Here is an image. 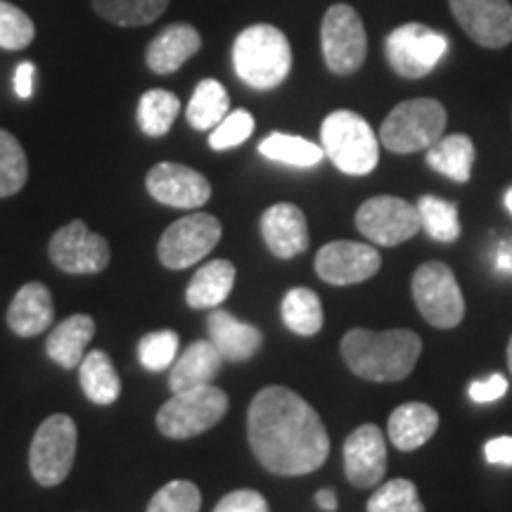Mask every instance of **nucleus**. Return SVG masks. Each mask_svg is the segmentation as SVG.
Instances as JSON below:
<instances>
[{
  "label": "nucleus",
  "instance_id": "obj_30",
  "mask_svg": "<svg viewBox=\"0 0 512 512\" xmlns=\"http://www.w3.org/2000/svg\"><path fill=\"white\" fill-rule=\"evenodd\" d=\"M93 8L119 27H145L164 15L169 0H93Z\"/></svg>",
  "mask_w": 512,
  "mask_h": 512
},
{
  "label": "nucleus",
  "instance_id": "obj_11",
  "mask_svg": "<svg viewBox=\"0 0 512 512\" xmlns=\"http://www.w3.org/2000/svg\"><path fill=\"white\" fill-rule=\"evenodd\" d=\"M221 240V221L211 214H190L171 223L162 233L157 254L171 271L195 266Z\"/></svg>",
  "mask_w": 512,
  "mask_h": 512
},
{
  "label": "nucleus",
  "instance_id": "obj_4",
  "mask_svg": "<svg viewBox=\"0 0 512 512\" xmlns=\"http://www.w3.org/2000/svg\"><path fill=\"white\" fill-rule=\"evenodd\" d=\"M320 143L325 157L337 166L342 174L366 176L377 166L380 145L373 128L361 114L337 110L328 114L320 126Z\"/></svg>",
  "mask_w": 512,
  "mask_h": 512
},
{
  "label": "nucleus",
  "instance_id": "obj_20",
  "mask_svg": "<svg viewBox=\"0 0 512 512\" xmlns=\"http://www.w3.org/2000/svg\"><path fill=\"white\" fill-rule=\"evenodd\" d=\"M55 306L43 283H27L15 294L8 309V325L19 337H36L53 325Z\"/></svg>",
  "mask_w": 512,
  "mask_h": 512
},
{
  "label": "nucleus",
  "instance_id": "obj_15",
  "mask_svg": "<svg viewBox=\"0 0 512 512\" xmlns=\"http://www.w3.org/2000/svg\"><path fill=\"white\" fill-rule=\"evenodd\" d=\"M382 256L363 242L337 240L316 254V273L330 285H356L380 271Z\"/></svg>",
  "mask_w": 512,
  "mask_h": 512
},
{
  "label": "nucleus",
  "instance_id": "obj_47",
  "mask_svg": "<svg viewBox=\"0 0 512 512\" xmlns=\"http://www.w3.org/2000/svg\"><path fill=\"white\" fill-rule=\"evenodd\" d=\"M508 368H510V373H512V337H510V342H508Z\"/></svg>",
  "mask_w": 512,
  "mask_h": 512
},
{
  "label": "nucleus",
  "instance_id": "obj_45",
  "mask_svg": "<svg viewBox=\"0 0 512 512\" xmlns=\"http://www.w3.org/2000/svg\"><path fill=\"white\" fill-rule=\"evenodd\" d=\"M316 503H318L320 510L335 512V510H337V496H335V491H332V489H320L318 494H316Z\"/></svg>",
  "mask_w": 512,
  "mask_h": 512
},
{
  "label": "nucleus",
  "instance_id": "obj_3",
  "mask_svg": "<svg viewBox=\"0 0 512 512\" xmlns=\"http://www.w3.org/2000/svg\"><path fill=\"white\" fill-rule=\"evenodd\" d=\"M233 64L240 81L254 91H271L292 69V48L287 36L271 24H254L235 38Z\"/></svg>",
  "mask_w": 512,
  "mask_h": 512
},
{
  "label": "nucleus",
  "instance_id": "obj_18",
  "mask_svg": "<svg viewBox=\"0 0 512 512\" xmlns=\"http://www.w3.org/2000/svg\"><path fill=\"white\" fill-rule=\"evenodd\" d=\"M261 235L278 259H292L309 247V226H306L304 211L290 202L273 204L264 211Z\"/></svg>",
  "mask_w": 512,
  "mask_h": 512
},
{
  "label": "nucleus",
  "instance_id": "obj_41",
  "mask_svg": "<svg viewBox=\"0 0 512 512\" xmlns=\"http://www.w3.org/2000/svg\"><path fill=\"white\" fill-rule=\"evenodd\" d=\"M505 392H508V380L503 375H489L484 380H475L470 384V399L477 403H491L503 399Z\"/></svg>",
  "mask_w": 512,
  "mask_h": 512
},
{
  "label": "nucleus",
  "instance_id": "obj_39",
  "mask_svg": "<svg viewBox=\"0 0 512 512\" xmlns=\"http://www.w3.org/2000/svg\"><path fill=\"white\" fill-rule=\"evenodd\" d=\"M254 133V117L247 110L230 112L219 126L211 131L209 145L211 150H230L238 147Z\"/></svg>",
  "mask_w": 512,
  "mask_h": 512
},
{
  "label": "nucleus",
  "instance_id": "obj_34",
  "mask_svg": "<svg viewBox=\"0 0 512 512\" xmlns=\"http://www.w3.org/2000/svg\"><path fill=\"white\" fill-rule=\"evenodd\" d=\"M29 178V162L19 140L0 128V197L17 195Z\"/></svg>",
  "mask_w": 512,
  "mask_h": 512
},
{
  "label": "nucleus",
  "instance_id": "obj_35",
  "mask_svg": "<svg viewBox=\"0 0 512 512\" xmlns=\"http://www.w3.org/2000/svg\"><path fill=\"white\" fill-rule=\"evenodd\" d=\"M368 512H425V508H422L418 489L411 479L399 477L392 482H384L370 496Z\"/></svg>",
  "mask_w": 512,
  "mask_h": 512
},
{
  "label": "nucleus",
  "instance_id": "obj_33",
  "mask_svg": "<svg viewBox=\"0 0 512 512\" xmlns=\"http://www.w3.org/2000/svg\"><path fill=\"white\" fill-rule=\"evenodd\" d=\"M420 228L437 242H456L460 238L458 207L453 202L441 200V197L425 195L418 202Z\"/></svg>",
  "mask_w": 512,
  "mask_h": 512
},
{
  "label": "nucleus",
  "instance_id": "obj_38",
  "mask_svg": "<svg viewBox=\"0 0 512 512\" xmlns=\"http://www.w3.org/2000/svg\"><path fill=\"white\" fill-rule=\"evenodd\" d=\"M176 354H178V335L171 330L150 332V335H145L138 344L140 363H143V368L152 370V373H159V370L174 366Z\"/></svg>",
  "mask_w": 512,
  "mask_h": 512
},
{
  "label": "nucleus",
  "instance_id": "obj_26",
  "mask_svg": "<svg viewBox=\"0 0 512 512\" xmlns=\"http://www.w3.org/2000/svg\"><path fill=\"white\" fill-rule=\"evenodd\" d=\"M427 164L441 176L451 178L456 183H467L475 164V143L463 133L441 136L430 150H427Z\"/></svg>",
  "mask_w": 512,
  "mask_h": 512
},
{
  "label": "nucleus",
  "instance_id": "obj_31",
  "mask_svg": "<svg viewBox=\"0 0 512 512\" xmlns=\"http://www.w3.org/2000/svg\"><path fill=\"white\" fill-rule=\"evenodd\" d=\"M181 112V100L178 95L155 88V91L143 93L138 105V124L140 131L150 138H159L164 133H169V128L174 126V121Z\"/></svg>",
  "mask_w": 512,
  "mask_h": 512
},
{
  "label": "nucleus",
  "instance_id": "obj_16",
  "mask_svg": "<svg viewBox=\"0 0 512 512\" xmlns=\"http://www.w3.org/2000/svg\"><path fill=\"white\" fill-rule=\"evenodd\" d=\"M145 185L157 202L174 209H197L211 197V185L200 171L174 162L152 166Z\"/></svg>",
  "mask_w": 512,
  "mask_h": 512
},
{
  "label": "nucleus",
  "instance_id": "obj_7",
  "mask_svg": "<svg viewBox=\"0 0 512 512\" xmlns=\"http://www.w3.org/2000/svg\"><path fill=\"white\" fill-rule=\"evenodd\" d=\"M320 48L332 74L351 76L363 67L368 55V38L358 12L351 5H332L320 27Z\"/></svg>",
  "mask_w": 512,
  "mask_h": 512
},
{
  "label": "nucleus",
  "instance_id": "obj_5",
  "mask_svg": "<svg viewBox=\"0 0 512 512\" xmlns=\"http://www.w3.org/2000/svg\"><path fill=\"white\" fill-rule=\"evenodd\" d=\"M446 110L432 98H415L396 105L380 128V140L389 152L411 155L430 150L444 136Z\"/></svg>",
  "mask_w": 512,
  "mask_h": 512
},
{
  "label": "nucleus",
  "instance_id": "obj_37",
  "mask_svg": "<svg viewBox=\"0 0 512 512\" xmlns=\"http://www.w3.org/2000/svg\"><path fill=\"white\" fill-rule=\"evenodd\" d=\"M34 36L36 27L27 12L0 0V48L24 50L34 41Z\"/></svg>",
  "mask_w": 512,
  "mask_h": 512
},
{
  "label": "nucleus",
  "instance_id": "obj_19",
  "mask_svg": "<svg viewBox=\"0 0 512 512\" xmlns=\"http://www.w3.org/2000/svg\"><path fill=\"white\" fill-rule=\"evenodd\" d=\"M209 330V342L219 349L223 361H247L252 358L256 351L264 344V337H261L259 328L254 325L242 323L235 316H230L228 311H211L207 320Z\"/></svg>",
  "mask_w": 512,
  "mask_h": 512
},
{
  "label": "nucleus",
  "instance_id": "obj_12",
  "mask_svg": "<svg viewBox=\"0 0 512 512\" xmlns=\"http://www.w3.org/2000/svg\"><path fill=\"white\" fill-rule=\"evenodd\" d=\"M356 226L375 245L394 247L418 233L420 214L418 207L401 197L380 195L361 204L356 211Z\"/></svg>",
  "mask_w": 512,
  "mask_h": 512
},
{
  "label": "nucleus",
  "instance_id": "obj_42",
  "mask_svg": "<svg viewBox=\"0 0 512 512\" xmlns=\"http://www.w3.org/2000/svg\"><path fill=\"white\" fill-rule=\"evenodd\" d=\"M484 453H486V460H489L491 465L512 467V437H496V439L486 441Z\"/></svg>",
  "mask_w": 512,
  "mask_h": 512
},
{
  "label": "nucleus",
  "instance_id": "obj_6",
  "mask_svg": "<svg viewBox=\"0 0 512 512\" xmlns=\"http://www.w3.org/2000/svg\"><path fill=\"white\" fill-rule=\"evenodd\" d=\"M228 411V396L214 384L174 392L159 408L157 427L169 439H190L211 430Z\"/></svg>",
  "mask_w": 512,
  "mask_h": 512
},
{
  "label": "nucleus",
  "instance_id": "obj_23",
  "mask_svg": "<svg viewBox=\"0 0 512 512\" xmlns=\"http://www.w3.org/2000/svg\"><path fill=\"white\" fill-rule=\"evenodd\" d=\"M95 335V320L86 313H76L62 320L57 328L48 335L46 351L53 358L57 366L62 368H76L81 366L83 356H86V347L91 344Z\"/></svg>",
  "mask_w": 512,
  "mask_h": 512
},
{
  "label": "nucleus",
  "instance_id": "obj_44",
  "mask_svg": "<svg viewBox=\"0 0 512 512\" xmlns=\"http://www.w3.org/2000/svg\"><path fill=\"white\" fill-rule=\"evenodd\" d=\"M496 268L501 273L512 275V238L498 245V249H496Z\"/></svg>",
  "mask_w": 512,
  "mask_h": 512
},
{
  "label": "nucleus",
  "instance_id": "obj_43",
  "mask_svg": "<svg viewBox=\"0 0 512 512\" xmlns=\"http://www.w3.org/2000/svg\"><path fill=\"white\" fill-rule=\"evenodd\" d=\"M34 76L36 67L31 62H22L15 69V93L19 98H31V93H34Z\"/></svg>",
  "mask_w": 512,
  "mask_h": 512
},
{
  "label": "nucleus",
  "instance_id": "obj_36",
  "mask_svg": "<svg viewBox=\"0 0 512 512\" xmlns=\"http://www.w3.org/2000/svg\"><path fill=\"white\" fill-rule=\"evenodd\" d=\"M202 494L192 482L176 479L152 496L147 512H200Z\"/></svg>",
  "mask_w": 512,
  "mask_h": 512
},
{
  "label": "nucleus",
  "instance_id": "obj_46",
  "mask_svg": "<svg viewBox=\"0 0 512 512\" xmlns=\"http://www.w3.org/2000/svg\"><path fill=\"white\" fill-rule=\"evenodd\" d=\"M505 207H508V211L512 214V188L505 192Z\"/></svg>",
  "mask_w": 512,
  "mask_h": 512
},
{
  "label": "nucleus",
  "instance_id": "obj_27",
  "mask_svg": "<svg viewBox=\"0 0 512 512\" xmlns=\"http://www.w3.org/2000/svg\"><path fill=\"white\" fill-rule=\"evenodd\" d=\"M79 380L83 394H86L93 403H98V406H110V403L119 399V373L105 351L95 349L91 354L83 356L79 366Z\"/></svg>",
  "mask_w": 512,
  "mask_h": 512
},
{
  "label": "nucleus",
  "instance_id": "obj_10",
  "mask_svg": "<svg viewBox=\"0 0 512 512\" xmlns=\"http://www.w3.org/2000/svg\"><path fill=\"white\" fill-rule=\"evenodd\" d=\"M389 67L406 79H422L437 69V64L448 53V41L444 34L425 24H403L387 36L384 43Z\"/></svg>",
  "mask_w": 512,
  "mask_h": 512
},
{
  "label": "nucleus",
  "instance_id": "obj_25",
  "mask_svg": "<svg viewBox=\"0 0 512 512\" xmlns=\"http://www.w3.org/2000/svg\"><path fill=\"white\" fill-rule=\"evenodd\" d=\"M235 285V266L226 259H214L192 275L185 299L192 309H216L230 297Z\"/></svg>",
  "mask_w": 512,
  "mask_h": 512
},
{
  "label": "nucleus",
  "instance_id": "obj_24",
  "mask_svg": "<svg viewBox=\"0 0 512 512\" xmlns=\"http://www.w3.org/2000/svg\"><path fill=\"white\" fill-rule=\"evenodd\" d=\"M221 368L223 356L219 354V349L211 342L200 339V342L190 344V347L183 351V356L174 363V368H171V392H183V389L211 384V380L221 373Z\"/></svg>",
  "mask_w": 512,
  "mask_h": 512
},
{
  "label": "nucleus",
  "instance_id": "obj_2",
  "mask_svg": "<svg viewBox=\"0 0 512 512\" xmlns=\"http://www.w3.org/2000/svg\"><path fill=\"white\" fill-rule=\"evenodd\" d=\"M422 351L411 330H349L342 339V356L351 373L370 382H399L413 373Z\"/></svg>",
  "mask_w": 512,
  "mask_h": 512
},
{
  "label": "nucleus",
  "instance_id": "obj_17",
  "mask_svg": "<svg viewBox=\"0 0 512 512\" xmlns=\"http://www.w3.org/2000/svg\"><path fill=\"white\" fill-rule=\"evenodd\" d=\"M344 472L356 489H370L387 472V441L380 427L363 425L344 441Z\"/></svg>",
  "mask_w": 512,
  "mask_h": 512
},
{
  "label": "nucleus",
  "instance_id": "obj_22",
  "mask_svg": "<svg viewBox=\"0 0 512 512\" xmlns=\"http://www.w3.org/2000/svg\"><path fill=\"white\" fill-rule=\"evenodd\" d=\"M439 427V413L420 401L403 403L389 418V439L399 451H415L434 437Z\"/></svg>",
  "mask_w": 512,
  "mask_h": 512
},
{
  "label": "nucleus",
  "instance_id": "obj_14",
  "mask_svg": "<svg viewBox=\"0 0 512 512\" xmlns=\"http://www.w3.org/2000/svg\"><path fill=\"white\" fill-rule=\"evenodd\" d=\"M448 5L477 46L496 50L512 43V5L508 0H448Z\"/></svg>",
  "mask_w": 512,
  "mask_h": 512
},
{
  "label": "nucleus",
  "instance_id": "obj_21",
  "mask_svg": "<svg viewBox=\"0 0 512 512\" xmlns=\"http://www.w3.org/2000/svg\"><path fill=\"white\" fill-rule=\"evenodd\" d=\"M200 48V31L190 24H171L147 46V67L155 74H174Z\"/></svg>",
  "mask_w": 512,
  "mask_h": 512
},
{
  "label": "nucleus",
  "instance_id": "obj_28",
  "mask_svg": "<svg viewBox=\"0 0 512 512\" xmlns=\"http://www.w3.org/2000/svg\"><path fill=\"white\" fill-rule=\"evenodd\" d=\"M230 98L226 88L216 79H204L197 83L188 105V124L195 131H214L228 117Z\"/></svg>",
  "mask_w": 512,
  "mask_h": 512
},
{
  "label": "nucleus",
  "instance_id": "obj_1",
  "mask_svg": "<svg viewBox=\"0 0 512 512\" xmlns=\"http://www.w3.org/2000/svg\"><path fill=\"white\" fill-rule=\"evenodd\" d=\"M247 434L256 460L280 477L316 472L330 453V439L320 415L302 396L285 387H266L254 396Z\"/></svg>",
  "mask_w": 512,
  "mask_h": 512
},
{
  "label": "nucleus",
  "instance_id": "obj_29",
  "mask_svg": "<svg viewBox=\"0 0 512 512\" xmlns=\"http://www.w3.org/2000/svg\"><path fill=\"white\" fill-rule=\"evenodd\" d=\"M283 320L294 335L311 337L323 328V304L309 287H294L283 299Z\"/></svg>",
  "mask_w": 512,
  "mask_h": 512
},
{
  "label": "nucleus",
  "instance_id": "obj_40",
  "mask_svg": "<svg viewBox=\"0 0 512 512\" xmlns=\"http://www.w3.org/2000/svg\"><path fill=\"white\" fill-rule=\"evenodd\" d=\"M214 512H268L266 498L259 491L252 489H240L233 494L223 496Z\"/></svg>",
  "mask_w": 512,
  "mask_h": 512
},
{
  "label": "nucleus",
  "instance_id": "obj_8",
  "mask_svg": "<svg viewBox=\"0 0 512 512\" xmlns=\"http://www.w3.org/2000/svg\"><path fill=\"white\" fill-rule=\"evenodd\" d=\"M76 458V425L69 415H50L41 422L29 448L31 475L41 486H57L67 479Z\"/></svg>",
  "mask_w": 512,
  "mask_h": 512
},
{
  "label": "nucleus",
  "instance_id": "obj_9",
  "mask_svg": "<svg viewBox=\"0 0 512 512\" xmlns=\"http://www.w3.org/2000/svg\"><path fill=\"white\" fill-rule=\"evenodd\" d=\"M413 299L434 328H456L465 316V299L451 268L441 261L422 264L413 275Z\"/></svg>",
  "mask_w": 512,
  "mask_h": 512
},
{
  "label": "nucleus",
  "instance_id": "obj_32",
  "mask_svg": "<svg viewBox=\"0 0 512 512\" xmlns=\"http://www.w3.org/2000/svg\"><path fill=\"white\" fill-rule=\"evenodd\" d=\"M259 152L273 162L299 166V169H309V166L320 164L325 157L323 147H318L311 140L299 136H287V133H271L264 143L259 145Z\"/></svg>",
  "mask_w": 512,
  "mask_h": 512
},
{
  "label": "nucleus",
  "instance_id": "obj_13",
  "mask_svg": "<svg viewBox=\"0 0 512 512\" xmlns=\"http://www.w3.org/2000/svg\"><path fill=\"white\" fill-rule=\"evenodd\" d=\"M50 261L64 273H100L110 264V245L102 235L88 230L83 221L62 226L50 240Z\"/></svg>",
  "mask_w": 512,
  "mask_h": 512
}]
</instances>
